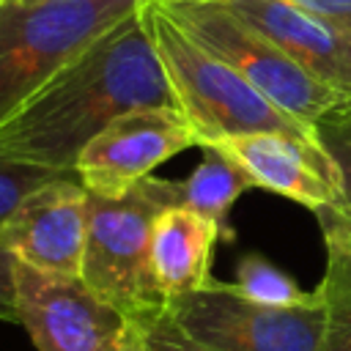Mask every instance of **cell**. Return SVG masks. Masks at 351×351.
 <instances>
[{
	"mask_svg": "<svg viewBox=\"0 0 351 351\" xmlns=\"http://www.w3.org/2000/svg\"><path fill=\"white\" fill-rule=\"evenodd\" d=\"M143 5L0 123V154L74 173L80 151L118 115L140 107L178 110Z\"/></svg>",
	"mask_w": 351,
	"mask_h": 351,
	"instance_id": "1",
	"label": "cell"
},
{
	"mask_svg": "<svg viewBox=\"0 0 351 351\" xmlns=\"http://www.w3.org/2000/svg\"><path fill=\"white\" fill-rule=\"evenodd\" d=\"M143 8L176 104L197 134V148L252 132L315 137V129L285 115L241 74L184 33L159 0H145Z\"/></svg>",
	"mask_w": 351,
	"mask_h": 351,
	"instance_id": "2",
	"label": "cell"
},
{
	"mask_svg": "<svg viewBox=\"0 0 351 351\" xmlns=\"http://www.w3.org/2000/svg\"><path fill=\"white\" fill-rule=\"evenodd\" d=\"M184 203V181L148 176L121 197L88 192V241L82 282L129 321L165 310L151 274V233L156 217Z\"/></svg>",
	"mask_w": 351,
	"mask_h": 351,
	"instance_id": "3",
	"label": "cell"
},
{
	"mask_svg": "<svg viewBox=\"0 0 351 351\" xmlns=\"http://www.w3.org/2000/svg\"><path fill=\"white\" fill-rule=\"evenodd\" d=\"M145 0H0V123Z\"/></svg>",
	"mask_w": 351,
	"mask_h": 351,
	"instance_id": "4",
	"label": "cell"
},
{
	"mask_svg": "<svg viewBox=\"0 0 351 351\" xmlns=\"http://www.w3.org/2000/svg\"><path fill=\"white\" fill-rule=\"evenodd\" d=\"M162 8L203 49L228 63L261 96L299 123L313 129L318 121L351 104L222 3H162Z\"/></svg>",
	"mask_w": 351,
	"mask_h": 351,
	"instance_id": "5",
	"label": "cell"
},
{
	"mask_svg": "<svg viewBox=\"0 0 351 351\" xmlns=\"http://www.w3.org/2000/svg\"><path fill=\"white\" fill-rule=\"evenodd\" d=\"M173 324L206 351H321L326 307L318 285L296 307H271L247 299L233 282L206 288L165 304Z\"/></svg>",
	"mask_w": 351,
	"mask_h": 351,
	"instance_id": "6",
	"label": "cell"
},
{
	"mask_svg": "<svg viewBox=\"0 0 351 351\" xmlns=\"http://www.w3.org/2000/svg\"><path fill=\"white\" fill-rule=\"evenodd\" d=\"M197 145V134L176 107H140L110 121L77 156L74 176L99 197H121L162 162Z\"/></svg>",
	"mask_w": 351,
	"mask_h": 351,
	"instance_id": "7",
	"label": "cell"
},
{
	"mask_svg": "<svg viewBox=\"0 0 351 351\" xmlns=\"http://www.w3.org/2000/svg\"><path fill=\"white\" fill-rule=\"evenodd\" d=\"M16 324L36 351H110L126 318L82 277L44 274L16 263Z\"/></svg>",
	"mask_w": 351,
	"mask_h": 351,
	"instance_id": "8",
	"label": "cell"
},
{
	"mask_svg": "<svg viewBox=\"0 0 351 351\" xmlns=\"http://www.w3.org/2000/svg\"><path fill=\"white\" fill-rule=\"evenodd\" d=\"M0 239L22 266L80 277L88 241V189L74 173L38 184L0 222Z\"/></svg>",
	"mask_w": 351,
	"mask_h": 351,
	"instance_id": "9",
	"label": "cell"
},
{
	"mask_svg": "<svg viewBox=\"0 0 351 351\" xmlns=\"http://www.w3.org/2000/svg\"><path fill=\"white\" fill-rule=\"evenodd\" d=\"M214 145H219L247 170L252 186L288 197L313 214H321L340 200L337 167L318 137L252 132Z\"/></svg>",
	"mask_w": 351,
	"mask_h": 351,
	"instance_id": "10",
	"label": "cell"
},
{
	"mask_svg": "<svg viewBox=\"0 0 351 351\" xmlns=\"http://www.w3.org/2000/svg\"><path fill=\"white\" fill-rule=\"evenodd\" d=\"M250 27L271 38L307 74L351 101V33L337 30L285 0H222Z\"/></svg>",
	"mask_w": 351,
	"mask_h": 351,
	"instance_id": "11",
	"label": "cell"
},
{
	"mask_svg": "<svg viewBox=\"0 0 351 351\" xmlns=\"http://www.w3.org/2000/svg\"><path fill=\"white\" fill-rule=\"evenodd\" d=\"M219 239L222 230L184 203L156 217L151 233V274L165 304L211 282V261Z\"/></svg>",
	"mask_w": 351,
	"mask_h": 351,
	"instance_id": "12",
	"label": "cell"
},
{
	"mask_svg": "<svg viewBox=\"0 0 351 351\" xmlns=\"http://www.w3.org/2000/svg\"><path fill=\"white\" fill-rule=\"evenodd\" d=\"M203 159L184 181V206L206 217L222 230V239L233 241V228H228V211L236 206L244 189L252 186L247 170L228 156L219 145H203Z\"/></svg>",
	"mask_w": 351,
	"mask_h": 351,
	"instance_id": "13",
	"label": "cell"
},
{
	"mask_svg": "<svg viewBox=\"0 0 351 351\" xmlns=\"http://www.w3.org/2000/svg\"><path fill=\"white\" fill-rule=\"evenodd\" d=\"M326 269L318 282L326 307L321 351H351V239L324 230Z\"/></svg>",
	"mask_w": 351,
	"mask_h": 351,
	"instance_id": "14",
	"label": "cell"
},
{
	"mask_svg": "<svg viewBox=\"0 0 351 351\" xmlns=\"http://www.w3.org/2000/svg\"><path fill=\"white\" fill-rule=\"evenodd\" d=\"M313 129L340 176V200L315 217L321 222V230H337L351 239V104L318 121Z\"/></svg>",
	"mask_w": 351,
	"mask_h": 351,
	"instance_id": "15",
	"label": "cell"
},
{
	"mask_svg": "<svg viewBox=\"0 0 351 351\" xmlns=\"http://www.w3.org/2000/svg\"><path fill=\"white\" fill-rule=\"evenodd\" d=\"M233 285L247 299L271 307H296L313 299V291H302L299 282L263 252H244L239 258Z\"/></svg>",
	"mask_w": 351,
	"mask_h": 351,
	"instance_id": "16",
	"label": "cell"
},
{
	"mask_svg": "<svg viewBox=\"0 0 351 351\" xmlns=\"http://www.w3.org/2000/svg\"><path fill=\"white\" fill-rule=\"evenodd\" d=\"M55 176H63V173L0 154V222L16 208V203L27 192H33L38 184H44Z\"/></svg>",
	"mask_w": 351,
	"mask_h": 351,
	"instance_id": "17",
	"label": "cell"
},
{
	"mask_svg": "<svg viewBox=\"0 0 351 351\" xmlns=\"http://www.w3.org/2000/svg\"><path fill=\"white\" fill-rule=\"evenodd\" d=\"M143 326V335L151 346V351H206L200 346H195L176 324L173 318L167 315V310L145 318V321H137Z\"/></svg>",
	"mask_w": 351,
	"mask_h": 351,
	"instance_id": "18",
	"label": "cell"
},
{
	"mask_svg": "<svg viewBox=\"0 0 351 351\" xmlns=\"http://www.w3.org/2000/svg\"><path fill=\"white\" fill-rule=\"evenodd\" d=\"M296 8H302L304 14L337 27V30H348L351 33V0H285Z\"/></svg>",
	"mask_w": 351,
	"mask_h": 351,
	"instance_id": "19",
	"label": "cell"
},
{
	"mask_svg": "<svg viewBox=\"0 0 351 351\" xmlns=\"http://www.w3.org/2000/svg\"><path fill=\"white\" fill-rule=\"evenodd\" d=\"M0 321L16 324V261L0 239Z\"/></svg>",
	"mask_w": 351,
	"mask_h": 351,
	"instance_id": "20",
	"label": "cell"
},
{
	"mask_svg": "<svg viewBox=\"0 0 351 351\" xmlns=\"http://www.w3.org/2000/svg\"><path fill=\"white\" fill-rule=\"evenodd\" d=\"M110 351H151V346L143 335V326L137 321L126 318V324H123V329H121V335H118V340L112 343Z\"/></svg>",
	"mask_w": 351,
	"mask_h": 351,
	"instance_id": "21",
	"label": "cell"
},
{
	"mask_svg": "<svg viewBox=\"0 0 351 351\" xmlns=\"http://www.w3.org/2000/svg\"><path fill=\"white\" fill-rule=\"evenodd\" d=\"M159 3H222V0H159Z\"/></svg>",
	"mask_w": 351,
	"mask_h": 351,
	"instance_id": "22",
	"label": "cell"
},
{
	"mask_svg": "<svg viewBox=\"0 0 351 351\" xmlns=\"http://www.w3.org/2000/svg\"><path fill=\"white\" fill-rule=\"evenodd\" d=\"M332 233H337V230H332Z\"/></svg>",
	"mask_w": 351,
	"mask_h": 351,
	"instance_id": "23",
	"label": "cell"
}]
</instances>
